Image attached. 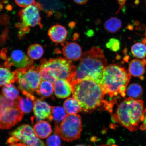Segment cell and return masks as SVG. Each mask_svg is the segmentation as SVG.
<instances>
[{
    "instance_id": "6da1fadb",
    "label": "cell",
    "mask_w": 146,
    "mask_h": 146,
    "mask_svg": "<svg viewBox=\"0 0 146 146\" xmlns=\"http://www.w3.org/2000/svg\"><path fill=\"white\" fill-rule=\"evenodd\" d=\"M72 96L77 100L81 111L91 113L102 106L109 111L110 102L105 100V94L100 84L90 79H85L72 84Z\"/></svg>"
},
{
    "instance_id": "7a4b0ae2",
    "label": "cell",
    "mask_w": 146,
    "mask_h": 146,
    "mask_svg": "<svg viewBox=\"0 0 146 146\" xmlns=\"http://www.w3.org/2000/svg\"><path fill=\"white\" fill-rule=\"evenodd\" d=\"M107 66V60L103 51L98 47H92L82 54L71 84L85 79L92 80L100 84Z\"/></svg>"
},
{
    "instance_id": "3957f363",
    "label": "cell",
    "mask_w": 146,
    "mask_h": 146,
    "mask_svg": "<svg viewBox=\"0 0 146 146\" xmlns=\"http://www.w3.org/2000/svg\"><path fill=\"white\" fill-rule=\"evenodd\" d=\"M131 78L125 68L112 64L107 66L104 71L100 85L105 95L112 99L119 96L124 98L126 94V87Z\"/></svg>"
},
{
    "instance_id": "277c9868",
    "label": "cell",
    "mask_w": 146,
    "mask_h": 146,
    "mask_svg": "<svg viewBox=\"0 0 146 146\" xmlns=\"http://www.w3.org/2000/svg\"><path fill=\"white\" fill-rule=\"evenodd\" d=\"M145 109L142 100L126 98L118 106L113 119L123 127L133 132L138 129L139 125L143 121Z\"/></svg>"
},
{
    "instance_id": "5b68a950",
    "label": "cell",
    "mask_w": 146,
    "mask_h": 146,
    "mask_svg": "<svg viewBox=\"0 0 146 146\" xmlns=\"http://www.w3.org/2000/svg\"><path fill=\"white\" fill-rule=\"evenodd\" d=\"M15 72L18 88L23 93L36 92L42 81L39 67L33 66L29 69L18 68Z\"/></svg>"
},
{
    "instance_id": "8992f818",
    "label": "cell",
    "mask_w": 146,
    "mask_h": 146,
    "mask_svg": "<svg viewBox=\"0 0 146 146\" xmlns=\"http://www.w3.org/2000/svg\"><path fill=\"white\" fill-rule=\"evenodd\" d=\"M41 66L46 67L56 80L64 79L72 83L76 68L70 61L62 58H57L48 60L42 59Z\"/></svg>"
},
{
    "instance_id": "52a82bcc",
    "label": "cell",
    "mask_w": 146,
    "mask_h": 146,
    "mask_svg": "<svg viewBox=\"0 0 146 146\" xmlns=\"http://www.w3.org/2000/svg\"><path fill=\"white\" fill-rule=\"evenodd\" d=\"M43 8L40 3L36 2L34 4L30 5L19 12L21 23L16 25L19 29V36L22 37L30 31V27L39 25L42 27L40 11Z\"/></svg>"
},
{
    "instance_id": "ba28073f",
    "label": "cell",
    "mask_w": 146,
    "mask_h": 146,
    "mask_svg": "<svg viewBox=\"0 0 146 146\" xmlns=\"http://www.w3.org/2000/svg\"><path fill=\"white\" fill-rule=\"evenodd\" d=\"M82 131L81 118L77 114H67L59 126L54 128L55 134L63 141L72 142L80 137Z\"/></svg>"
},
{
    "instance_id": "9c48e42d",
    "label": "cell",
    "mask_w": 146,
    "mask_h": 146,
    "mask_svg": "<svg viewBox=\"0 0 146 146\" xmlns=\"http://www.w3.org/2000/svg\"><path fill=\"white\" fill-rule=\"evenodd\" d=\"M9 134L18 139L27 146H46L36 136L34 129L28 125L20 126Z\"/></svg>"
},
{
    "instance_id": "30bf717a",
    "label": "cell",
    "mask_w": 146,
    "mask_h": 146,
    "mask_svg": "<svg viewBox=\"0 0 146 146\" xmlns=\"http://www.w3.org/2000/svg\"><path fill=\"white\" fill-rule=\"evenodd\" d=\"M23 113L16 106L7 109L0 115V129L11 128L22 120Z\"/></svg>"
},
{
    "instance_id": "8fae6325",
    "label": "cell",
    "mask_w": 146,
    "mask_h": 146,
    "mask_svg": "<svg viewBox=\"0 0 146 146\" xmlns=\"http://www.w3.org/2000/svg\"><path fill=\"white\" fill-rule=\"evenodd\" d=\"M4 66L10 68L14 66L19 68L29 69L33 66V61L23 51L15 50L11 52L8 58H7Z\"/></svg>"
},
{
    "instance_id": "7c38bea8",
    "label": "cell",
    "mask_w": 146,
    "mask_h": 146,
    "mask_svg": "<svg viewBox=\"0 0 146 146\" xmlns=\"http://www.w3.org/2000/svg\"><path fill=\"white\" fill-rule=\"evenodd\" d=\"M42 100L37 98L34 102V113L38 122L48 119L52 114V107Z\"/></svg>"
},
{
    "instance_id": "4fadbf2b",
    "label": "cell",
    "mask_w": 146,
    "mask_h": 146,
    "mask_svg": "<svg viewBox=\"0 0 146 146\" xmlns=\"http://www.w3.org/2000/svg\"><path fill=\"white\" fill-rule=\"evenodd\" d=\"M23 94L25 96L18 97L15 101V106L23 114H28L33 109L34 102L37 98L30 93Z\"/></svg>"
},
{
    "instance_id": "5bb4252c",
    "label": "cell",
    "mask_w": 146,
    "mask_h": 146,
    "mask_svg": "<svg viewBox=\"0 0 146 146\" xmlns=\"http://www.w3.org/2000/svg\"><path fill=\"white\" fill-rule=\"evenodd\" d=\"M54 88L55 94L58 98L68 97L72 93V85L67 80L58 79L54 84Z\"/></svg>"
},
{
    "instance_id": "9a60e30c",
    "label": "cell",
    "mask_w": 146,
    "mask_h": 146,
    "mask_svg": "<svg viewBox=\"0 0 146 146\" xmlns=\"http://www.w3.org/2000/svg\"><path fill=\"white\" fill-rule=\"evenodd\" d=\"M67 33L66 29L64 27L57 24L49 29L48 35L54 43L63 45L66 39Z\"/></svg>"
},
{
    "instance_id": "2e32d148",
    "label": "cell",
    "mask_w": 146,
    "mask_h": 146,
    "mask_svg": "<svg viewBox=\"0 0 146 146\" xmlns=\"http://www.w3.org/2000/svg\"><path fill=\"white\" fill-rule=\"evenodd\" d=\"M62 51L64 56L69 61H78L82 56L81 47L76 43H67L63 47Z\"/></svg>"
},
{
    "instance_id": "e0dca14e",
    "label": "cell",
    "mask_w": 146,
    "mask_h": 146,
    "mask_svg": "<svg viewBox=\"0 0 146 146\" xmlns=\"http://www.w3.org/2000/svg\"><path fill=\"white\" fill-rule=\"evenodd\" d=\"M146 65V60H141L134 59L129 64V74L135 77L143 79L145 73V66Z\"/></svg>"
},
{
    "instance_id": "ac0fdd59",
    "label": "cell",
    "mask_w": 146,
    "mask_h": 146,
    "mask_svg": "<svg viewBox=\"0 0 146 146\" xmlns=\"http://www.w3.org/2000/svg\"><path fill=\"white\" fill-rule=\"evenodd\" d=\"M34 130L38 138L45 139L50 135L52 131L50 124L48 122L41 120L34 126Z\"/></svg>"
},
{
    "instance_id": "d6986e66",
    "label": "cell",
    "mask_w": 146,
    "mask_h": 146,
    "mask_svg": "<svg viewBox=\"0 0 146 146\" xmlns=\"http://www.w3.org/2000/svg\"><path fill=\"white\" fill-rule=\"evenodd\" d=\"M15 82L17 79L15 71L12 72L10 68L0 66V87Z\"/></svg>"
},
{
    "instance_id": "ffe728a7",
    "label": "cell",
    "mask_w": 146,
    "mask_h": 146,
    "mask_svg": "<svg viewBox=\"0 0 146 146\" xmlns=\"http://www.w3.org/2000/svg\"><path fill=\"white\" fill-rule=\"evenodd\" d=\"M64 107L56 106L52 107V114L48 119L49 121L54 120V128L57 127L64 120L67 114Z\"/></svg>"
},
{
    "instance_id": "44dd1931",
    "label": "cell",
    "mask_w": 146,
    "mask_h": 146,
    "mask_svg": "<svg viewBox=\"0 0 146 146\" xmlns=\"http://www.w3.org/2000/svg\"><path fill=\"white\" fill-rule=\"evenodd\" d=\"M54 90V85L50 82L42 80L36 92L42 99L50 97Z\"/></svg>"
},
{
    "instance_id": "7402d4cb",
    "label": "cell",
    "mask_w": 146,
    "mask_h": 146,
    "mask_svg": "<svg viewBox=\"0 0 146 146\" xmlns=\"http://www.w3.org/2000/svg\"><path fill=\"white\" fill-rule=\"evenodd\" d=\"M64 107L68 114H76L82 110L79 103L74 97L66 100L64 103Z\"/></svg>"
},
{
    "instance_id": "603a6c76",
    "label": "cell",
    "mask_w": 146,
    "mask_h": 146,
    "mask_svg": "<svg viewBox=\"0 0 146 146\" xmlns=\"http://www.w3.org/2000/svg\"><path fill=\"white\" fill-rule=\"evenodd\" d=\"M122 25L121 20L116 17H112L105 22L104 27L107 31L114 33L119 31Z\"/></svg>"
},
{
    "instance_id": "cb8c5ba5",
    "label": "cell",
    "mask_w": 146,
    "mask_h": 146,
    "mask_svg": "<svg viewBox=\"0 0 146 146\" xmlns=\"http://www.w3.org/2000/svg\"><path fill=\"white\" fill-rule=\"evenodd\" d=\"M27 55L31 59L37 60L40 58L44 53V50L42 46L38 44L31 45L29 46Z\"/></svg>"
},
{
    "instance_id": "d4e9b609",
    "label": "cell",
    "mask_w": 146,
    "mask_h": 146,
    "mask_svg": "<svg viewBox=\"0 0 146 146\" xmlns=\"http://www.w3.org/2000/svg\"><path fill=\"white\" fill-rule=\"evenodd\" d=\"M3 95L9 99L15 100L19 97V91L12 84H9L3 86L2 89Z\"/></svg>"
},
{
    "instance_id": "484cf974",
    "label": "cell",
    "mask_w": 146,
    "mask_h": 146,
    "mask_svg": "<svg viewBox=\"0 0 146 146\" xmlns=\"http://www.w3.org/2000/svg\"><path fill=\"white\" fill-rule=\"evenodd\" d=\"M127 96L129 98H139L143 94L142 87L138 84H131L128 87L126 91Z\"/></svg>"
},
{
    "instance_id": "4316f807",
    "label": "cell",
    "mask_w": 146,
    "mask_h": 146,
    "mask_svg": "<svg viewBox=\"0 0 146 146\" xmlns=\"http://www.w3.org/2000/svg\"><path fill=\"white\" fill-rule=\"evenodd\" d=\"M131 52L135 57L143 59L146 56V46L141 43L135 44L131 48Z\"/></svg>"
},
{
    "instance_id": "83f0119b",
    "label": "cell",
    "mask_w": 146,
    "mask_h": 146,
    "mask_svg": "<svg viewBox=\"0 0 146 146\" xmlns=\"http://www.w3.org/2000/svg\"><path fill=\"white\" fill-rule=\"evenodd\" d=\"M15 106V102L9 99L3 94L0 95V115L7 109Z\"/></svg>"
},
{
    "instance_id": "f1b7e54d",
    "label": "cell",
    "mask_w": 146,
    "mask_h": 146,
    "mask_svg": "<svg viewBox=\"0 0 146 146\" xmlns=\"http://www.w3.org/2000/svg\"><path fill=\"white\" fill-rule=\"evenodd\" d=\"M61 145V138L56 134L49 137L46 140L47 146H60Z\"/></svg>"
},
{
    "instance_id": "f546056e",
    "label": "cell",
    "mask_w": 146,
    "mask_h": 146,
    "mask_svg": "<svg viewBox=\"0 0 146 146\" xmlns=\"http://www.w3.org/2000/svg\"><path fill=\"white\" fill-rule=\"evenodd\" d=\"M120 42L115 38H111L106 44L107 48L113 52H117L120 48Z\"/></svg>"
},
{
    "instance_id": "4dcf8cb0",
    "label": "cell",
    "mask_w": 146,
    "mask_h": 146,
    "mask_svg": "<svg viewBox=\"0 0 146 146\" xmlns=\"http://www.w3.org/2000/svg\"><path fill=\"white\" fill-rule=\"evenodd\" d=\"M16 4L22 8H26L33 5L36 2L35 0H15Z\"/></svg>"
},
{
    "instance_id": "1f68e13d",
    "label": "cell",
    "mask_w": 146,
    "mask_h": 146,
    "mask_svg": "<svg viewBox=\"0 0 146 146\" xmlns=\"http://www.w3.org/2000/svg\"><path fill=\"white\" fill-rule=\"evenodd\" d=\"M142 124L140 125V128L141 130H145L146 131V109H145L144 114V118Z\"/></svg>"
},
{
    "instance_id": "d6a6232c",
    "label": "cell",
    "mask_w": 146,
    "mask_h": 146,
    "mask_svg": "<svg viewBox=\"0 0 146 146\" xmlns=\"http://www.w3.org/2000/svg\"><path fill=\"white\" fill-rule=\"evenodd\" d=\"M19 141V140L18 139L16 138L15 137L12 136L8 138L7 142L9 144H13L17 143Z\"/></svg>"
},
{
    "instance_id": "836d02e7",
    "label": "cell",
    "mask_w": 146,
    "mask_h": 146,
    "mask_svg": "<svg viewBox=\"0 0 146 146\" xmlns=\"http://www.w3.org/2000/svg\"><path fill=\"white\" fill-rule=\"evenodd\" d=\"M117 1L119 5V8L117 12H116V14L118 13L121 8H123L124 5L125 4L126 0H117Z\"/></svg>"
},
{
    "instance_id": "e575fe53",
    "label": "cell",
    "mask_w": 146,
    "mask_h": 146,
    "mask_svg": "<svg viewBox=\"0 0 146 146\" xmlns=\"http://www.w3.org/2000/svg\"><path fill=\"white\" fill-rule=\"evenodd\" d=\"M88 1V0H74L75 2L79 5H84Z\"/></svg>"
},
{
    "instance_id": "d590c367",
    "label": "cell",
    "mask_w": 146,
    "mask_h": 146,
    "mask_svg": "<svg viewBox=\"0 0 146 146\" xmlns=\"http://www.w3.org/2000/svg\"><path fill=\"white\" fill-rule=\"evenodd\" d=\"M9 146H27L25 144L21 142V143H15L11 144Z\"/></svg>"
},
{
    "instance_id": "8d00e7d4",
    "label": "cell",
    "mask_w": 146,
    "mask_h": 146,
    "mask_svg": "<svg viewBox=\"0 0 146 146\" xmlns=\"http://www.w3.org/2000/svg\"><path fill=\"white\" fill-rule=\"evenodd\" d=\"M76 23L73 22H71L69 23V26L70 28H73L75 26Z\"/></svg>"
},
{
    "instance_id": "74e56055",
    "label": "cell",
    "mask_w": 146,
    "mask_h": 146,
    "mask_svg": "<svg viewBox=\"0 0 146 146\" xmlns=\"http://www.w3.org/2000/svg\"><path fill=\"white\" fill-rule=\"evenodd\" d=\"M145 35H146V38L145 39H143V42L144 43V44H146V31H145Z\"/></svg>"
},
{
    "instance_id": "f35d334b",
    "label": "cell",
    "mask_w": 146,
    "mask_h": 146,
    "mask_svg": "<svg viewBox=\"0 0 146 146\" xmlns=\"http://www.w3.org/2000/svg\"><path fill=\"white\" fill-rule=\"evenodd\" d=\"M75 146H91L90 145L86 146V145H76Z\"/></svg>"
},
{
    "instance_id": "ab89813d",
    "label": "cell",
    "mask_w": 146,
    "mask_h": 146,
    "mask_svg": "<svg viewBox=\"0 0 146 146\" xmlns=\"http://www.w3.org/2000/svg\"><path fill=\"white\" fill-rule=\"evenodd\" d=\"M145 3H146V0H145Z\"/></svg>"
},
{
    "instance_id": "60d3db41",
    "label": "cell",
    "mask_w": 146,
    "mask_h": 146,
    "mask_svg": "<svg viewBox=\"0 0 146 146\" xmlns=\"http://www.w3.org/2000/svg\"><path fill=\"white\" fill-rule=\"evenodd\" d=\"M106 146V145H102V146Z\"/></svg>"
},
{
    "instance_id": "b9f144b4",
    "label": "cell",
    "mask_w": 146,
    "mask_h": 146,
    "mask_svg": "<svg viewBox=\"0 0 146 146\" xmlns=\"http://www.w3.org/2000/svg\"><path fill=\"white\" fill-rule=\"evenodd\" d=\"M0 7H1V3H0Z\"/></svg>"
}]
</instances>
